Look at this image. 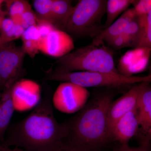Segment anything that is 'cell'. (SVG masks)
Listing matches in <instances>:
<instances>
[{
	"instance_id": "obj_18",
	"label": "cell",
	"mask_w": 151,
	"mask_h": 151,
	"mask_svg": "<svg viewBox=\"0 0 151 151\" xmlns=\"http://www.w3.org/2000/svg\"><path fill=\"white\" fill-rule=\"evenodd\" d=\"M140 17L137 16L130 22L123 34L129 42L130 47H138L142 33Z\"/></svg>"
},
{
	"instance_id": "obj_7",
	"label": "cell",
	"mask_w": 151,
	"mask_h": 151,
	"mask_svg": "<svg viewBox=\"0 0 151 151\" xmlns=\"http://www.w3.org/2000/svg\"><path fill=\"white\" fill-rule=\"evenodd\" d=\"M89 95L87 88L71 82H63L58 86L52 100L55 108L58 111L72 114L84 108Z\"/></svg>"
},
{
	"instance_id": "obj_11",
	"label": "cell",
	"mask_w": 151,
	"mask_h": 151,
	"mask_svg": "<svg viewBox=\"0 0 151 151\" xmlns=\"http://www.w3.org/2000/svg\"><path fill=\"white\" fill-rule=\"evenodd\" d=\"M137 106L117 121L111 129V139L117 141L121 145L128 144L136 137L139 129Z\"/></svg>"
},
{
	"instance_id": "obj_24",
	"label": "cell",
	"mask_w": 151,
	"mask_h": 151,
	"mask_svg": "<svg viewBox=\"0 0 151 151\" xmlns=\"http://www.w3.org/2000/svg\"><path fill=\"white\" fill-rule=\"evenodd\" d=\"M23 47L26 54L32 58L35 57L39 51V42L37 41L28 40L22 41Z\"/></svg>"
},
{
	"instance_id": "obj_9",
	"label": "cell",
	"mask_w": 151,
	"mask_h": 151,
	"mask_svg": "<svg viewBox=\"0 0 151 151\" xmlns=\"http://www.w3.org/2000/svg\"><path fill=\"white\" fill-rule=\"evenodd\" d=\"M150 83L151 82H143L134 84L122 97L111 103L108 113L110 132L111 127L117 121L137 108L142 90Z\"/></svg>"
},
{
	"instance_id": "obj_15",
	"label": "cell",
	"mask_w": 151,
	"mask_h": 151,
	"mask_svg": "<svg viewBox=\"0 0 151 151\" xmlns=\"http://www.w3.org/2000/svg\"><path fill=\"white\" fill-rule=\"evenodd\" d=\"M134 0H108L106 5L107 17L104 26V29L110 26L116 21V18L127 10Z\"/></svg>"
},
{
	"instance_id": "obj_29",
	"label": "cell",
	"mask_w": 151,
	"mask_h": 151,
	"mask_svg": "<svg viewBox=\"0 0 151 151\" xmlns=\"http://www.w3.org/2000/svg\"><path fill=\"white\" fill-rule=\"evenodd\" d=\"M0 151H26L22 149L19 148L18 147H15L14 149H11L9 147L3 145L2 144H0Z\"/></svg>"
},
{
	"instance_id": "obj_22",
	"label": "cell",
	"mask_w": 151,
	"mask_h": 151,
	"mask_svg": "<svg viewBox=\"0 0 151 151\" xmlns=\"http://www.w3.org/2000/svg\"><path fill=\"white\" fill-rule=\"evenodd\" d=\"M133 4L138 16L147 14L151 11V0L135 1Z\"/></svg>"
},
{
	"instance_id": "obj_21",
	"label": "cell",
	"mask_w": 151,
	"mask_h": 151,
	"mask_svg": "<svg viewBox=\"0 0 151 151\" xmlns=\"http://www.w3.org/2000/svg\"><path fill=\"white\" fill-rule=\"evenodd\" d=\"M22 41L32 40L39 42L42 38L40 31L37 25H33L25 29L22 35Z\"/></svg>"
},
{
	"instance_id": "obj_3",
	"label": "cell",
	"mask_w": 151,
	"mask_h": 151,
	"mask_svg": "<svg viewBox=\"0 0 151 151\" xmlns=\"http://www.w3.org/2000/svg\"><path fill=\"white\" fill-rule=\"evenodd\" d=\"M49 71L63 73L75 71L117 73L113 52L105 45L92 43L73 50L58 58Z\"/></svg>"
},
{
	"instance_id": "obj_28",
	"label": "cell",
	"mask_w": 151,
	"mask_h": 151,
	"mask_svg": "<svg viewBox=\"0 0 151 151\" xmlns=\"http://www.w3.org/2000/svg\"><path fill=\"white\" fill-rule=\"evenodd\" d=\"M37 25L40 30L42 37L47 35L52 29L56 28L53 25L46 22L37 21Z\"/></svg>"
},
{
	"instance_id": "obj_8",
	"label": "cell",
	"mask_w": 151,
	"mask_h": 151,
	"mask_svg": "<svg viewBox=\"0 0 151 151\" xmlns=\"http://www.w3.org/2000/svg\"><path fill=\"white\" fill-rule=\"evenodd\" d=\"M39 51L44 54L59 58L74 49L73 37L64 31L55 28L41 38Z\"/></svg>"
},
{
	"instance_id": "obj_17",
	"label": "cell",
	"mask_w": 151,
	"mask_h": 151,
	"mask_svg": "<svg viewBox=\"0 0 151 151\" xmlns=\"http://www.w3.org/2000/svg\"><path fill=\"white\" fill-rule=\"evenodd\" d=\"M10 18L16 24H20L23 14L32 10L31 7L28 1L23 0L6 1Z\"/></svg>"
},
{
	"instance_id": "obj_13",
	"label": "cell",
	"mask_w": 151,
	"mask_h": 151,
	"mask_svg": "<svg viewBox=\"0 0 151 151\" xmlns=\"http://www.w3.org/2000/svg\"><path fill=\"white\" fill-rule=\"evenodd\" d=\"M14 86L0 93V144L4 142L15 109L12 96Z\"/></svg>"
},
{
	"instance_id": "obj_2",
	"label": "cell",
	"mask_w": 151,
	"mask_h": 151,
	"mask_svg": "<svg viewBox=\"0 0 151 151\" xmlns=\"http://www.w3.org/2000/svg\"><path fill=\"white\" fill-rule=\"evenodd\" d=\"M111 94H103L90 101L70 122H66L68 134L63 142L94 150L111 140L108 121Z\"/></svg>"
},
{
	"instance_id": "obj_30",
	"label": "cell",
	"mask_w": 151,
	"mask_h": 151,
	"mask_svg": "<svg viewBox=\"0 0 151 151\" xmlns=\"http://www.w3.org/2000/svg\"><path fill=\"white\" fill-rule=\"evenodd\" d=\"M4 44L5 43H4V42L2 40L1 38V37H0V46H1Z\"/></svg>"
},
{
	"instance_id": "obj_12",
	"label": "cell",
	"mask_w": 151,
	"mask_h": 151,
	"mask_svg": "<svg viewBox=\"0 0 151 151\" xmlns=\"http://www.w3.org/2000/svg\"><path fill=\"white\" fill-rule=\"evenodd\" d=\"M137 16L134 9H128L108 27L103 29L94 38L92 43L100 45L108 42L113 38L122 34L129 23Z\"/></svg>"
},
{
	"instance_id": "obj_19",
	"label": "cell",
	"mask_w": 151,
	"mask_h": 151,
	"mask_svg": "<svg viewBox=\"0 0 151 151\" xmlns=\"http://www.w3.org/2000/svg\"><path fill=\"white\" fill-rule=\"evenodd\" d=\"M140 17L142 33L137 47L151 49V11L147 14Z\"/></svg>"
},
{
	"instance_id": "obj_33",
	"label": "cell",
	"mask_w": 151,
	"mask_h": 151,
	"mask_svg": "<svg viewBox=\"0 0 151 151\" xmlns=\"http://www.w3.org/2000/svg\"><path fill=\"white\" fill-rule=\"evenodd\" d=\"M1 18H0V22H1Z\"/></svg>"
},
{
	"instance_id": "obj_26",
	"label": "cell",
	"mask_w": 151,
	"mask_h": 151,
	"mask_svg": "<svg viewBox=\"0 0 151 151\" xmlns=\"http://www.w3.org/2000/svg\"><path fill=\"white\" fill-rule=\"evenodd\" d=\"M116 151H151V143L140 144L136 147H131L128 144L121 145Z\"/></svg>"
},
{
	"instance_id": "obj_14",
	"label": "cell",
	"mask_w": 151,
	"mask_h": 151,
	"mask_svg": "<svg viewBox=\"0 0 151 151\" xmlns=\"http://www.w3.org/2000/svg\"><path fill=\"white\" fill-rule=\"evenodd\" d=\"M73 9L71 1L53 0L52 20V24L55 27L64 31Z\"/></svg>"
},
{
	"instance_id": "obj_10",
	"label": "cell",
	"mask_w": 151,
	"mask_h": 151,
	"mask_svg": "<svg viewBox=\"0 0 151 151\" xmlns=\"http://www.w3.org/2000/svg\"><path fill=\"white\" fill-rule=\"evenodd\" d=\"M139 126L137 137L140 144L151 143V83L144 87L137 105Z\"/></svg>"
},
{
	"instance_id": "obj_1",
	"label": "cell",
	"mask_w": 151,
	"mask_h": 151,
	"mask_svg": "<svg viewBox=\"0 0 151 151\" xmlns=\"http://www.w3.org/2000/svg\"><path fill=\"white\" fill-rule=\"evenodd\" d=\"M8 129L3 145L20 146L27 151H49L68 134L65 123L55 119L51 95L47 93L30 114Z\"/></svg>"
},
{
	"instance_id": "obj_32",
	"label": "cell",
	"mask_w": 151,
	"mask_h": 151,
	"mask_svg": "<svg viewBox=\"0 0 151 151\" xmlns=\"http://www.w3.org/2000/svg\"><path fill=\"white\" fill-rule=\"evenodd\" d=\"M2 90L1 88V85H0V93H1V92H2Z\"/></svg>"
},
{
	"instance_id": "obj_16",
	"label": "cell",
	"mask_w": 151,
	"mask_h": 151,
	"mask_svg": "<svg viewBox=\"0 0 151 151\" xmlns=\"http://www.w3.org/2000/svg\"><path fill=\"white\" fill-rule=\"evenodd\" d=\"M52 3L53 0L33 1V6L37 21L46 22L52 24Z\"/></svg>"
},
{
	"instance_id": "obj_31",
	"label": "cell",
	"mask_w": 151,
	"mask_h": 151,
	"mask_svg": "<svg viewBox=\"0 0 151 151\" xmlns=\"http://www.w3.org/2000/svg\"><path fill=\"white\" fill-rule=\"evenodd\" d=\"M4 1H2V0H0V6L2 4H3V3L4 2Z\"/></svg>"
},
{
	"instance_id": "obj_27",
	"label": "cell",
	"mask_w": 151,
	"mask_h": 151,
	"mask_svg": "<svg viewBox=\"0 0 151 151\" xmlns=\"http://www.w3.org/2000/svg\"><path fill=\"white\" fill-rule=\"evenodd\" d=\"M49 151H94V150L74 147L61 142Z\"/></svg>"
},
{
	"instance_id": "obj_4",
	"label": "cell",
	"mask_w": 151,
	"mask_h": 151,
	"mask_svg": "<svg viewBox=\"0 0 151 151\" xmlns=\"http://www.w3.org/2000/svg\"><path fill=\"white\" fill-rule=\"evenodd\" d=\"M106 0H80L73 12L64 31L71 37L94 39L103 29L101 24L106 13Z\"/></svg>"
},
{
	"instance_id": "obj_6",
	"label": "cell",
	"mask_w": 151,
	"mask_h": 151,
	"mask_svg": "<svg viewBox=\"0 0 151 151\" xmlns=\"http://www.w3.org/2000/svg\"><path fill=\"white\" fill-rule=\"evenodd\" d=\"M26 52L12 42L0 46V85L2 90L14 86L23 76Z\"/></svg>"
},
{
	"instance_id": "obj_23",
	"label": "cell",
	"mask_w": 151,
	"mask_h": 151,
	"mask_svg": "<svg viewBox=\"0 0 151 151\" xmlns=\"http://www.w3.org/2000/svg\"><path fill=\"white\" fill-rule=\"evenodd\" d=\"M20 24L25 29L33 25L37 24V19L35 12L32 10L28 11L23 14L21 18Z\"/></svg>"
},
{
	"instance_id": "obj_25",
	"label": "cell",
	"mask_w": 151,
	"mask_h": 151,
	"mask_svg": "<svg viewBox=\"0 0 151 151\" xmlns=\"http://www.w3.org/2000/svg\"><path fill=\"white\" fill-rule=\"evenodd\" d=\"M107 43L116 49H120L124 47H130L129 40L124 34L113 38Z\"/></svg>"
},
{
	"instance_id": "obj_5",
	"label": "cell",
	"mask_w": 151,
	"mask_h": 151,
	"mask_svg": "<svg viewBox=\"0 0 151 151\" xmlns=\"http://www.w3.org/2000/svg\"><path fill=\"white\" fill-rule=\"evenodd\" d=\"M47 81L71 82L79 86L88 87H119L142 83L151 82V72L143 76H127L117 73L75 71L68 73L46 72Z\"/></svg>"
},
{
	"instance_id": "obj_20",
	"label": "cell",
	"mask_w": 151,
	"mask_h": 151,
	"mask_svg": "<svg viewBox=\"0 0 151 151\" xmlns=\"http://www.w3.org/2000/svg\"><path fill=\"white\" fill-rule=\"evenodd\" d=\"M0 36L4 43L11 42L18 39L17 24L10 18L1 19L0 22Z\"/></svg>"
}]
</instances>
